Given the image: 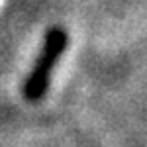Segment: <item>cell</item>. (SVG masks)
<instances>
[{
	"instance_id": "6da1fadb",
	"label": "cell",
	"mask_w": 147,
	"mask_h": 147,
	"mask_svg": "<svg viewBox=\"0 0 147 147\" xmlns=\"http://www.w3.org/2000/svg\"><path fill=\"white\" fill-rule=\"evenodd\" d=\"M67 41H69V37L61 28H51L45 34L43 47H41L39 55L35 59L28 79H26V84H24V96L30 102L41 100V96L47 92L51 71L55 69L59 57L63 55V51L67 47Z\"/></svg>"
}]
</instances>
